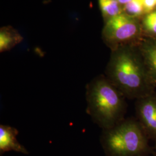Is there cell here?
Here are the masks:
<instances>
[{
  "instance_id": "obj_13",
  "label": "cell",
  "mask_w": 156,
  "mask_h": 156,
  "mask_svg": "<svg viewBox=\"0 0 156 156\" xmlns=\"http://www.w3.org/2000/svg\"><path fill=\"white\" fill-rule=\"evenodd\" d=\"M117 2L120 4H123V5H126L127 3H128L129 1H131V0H116Z\"/></svg>"
},
{
  "instance_id": "obj_2",
  "label": "cell",
  "mask_w": 156,
  "mask_h": 156,
  "mask_svg": "<svg viewBox=\"0 0 156 156\" xmlns=\"http://www.w3.org/2000/svg\"><path fill=\"white\" fill-rule=\"evenodd\" d=\"M126 98L106 76H98L86 86V112L103 130L112 128L125 119Z\"/></svg>"
},
{
  "instance_id": "obj_5",
  "label": "cell",
  "mask_w": 156,
  "mask_h": 156,
  "mask_svg": "<svg viewBox=\"0 0 156 156\" xmlns=\"http://www.w3.org/2000/svg\"><path fill=\"white\" fill-rule=\"evenodd\" d=\"M137 120L149 140L156 142V91L136 100Z\"/></svg>"
},
{
  "instance_id": "obj_11",
  "label": "cell",
  "mask_w": 156,
  "mask_h": 156,
  "mask_svg": "<svg viewBox=\"0 0 156 156\" xmlns=\"http://www.w3.org/2000/svg\"><path fill=\"white\" fill-rule=\"evenodd\" d=\"M144 24L149 31L156 34V11L152 12L146 16Z\"/></svg>"
},
{
  "instance_id": "obj_4",
  "label": "cell",
  "mask_w": 156,
  "mask_h": 156,
  "mask_svg": "<svg viewBox=\"0 0 156 156\" xmlns=\"http://www.w3.org/2000/svg\"><path fill=\"white\" fill-rule=\"evenodd\" d=\"M138 27L132 17L122 13L108 19L104 34L107 41L115 46L132 39L137 33Z\"/></svg>"
},
{
  "instance_id": "obj_10",
  "label": "cell",
  "mask_w": 156,
  "mask_h": 156,
  "mask_svg": "<svg viewBox=\"0 0 156 156\" xmlns=\"http://www.w3.org/2000/svg\"><path fill=\"white\" fill-rule=\"evenodd\" d=\"M126 14L129 16H140L145 13L142 0H131L124 7Z\"/></svg>"
},
{
  "instance_id": "obj_1",
  "label": "cell",
  "mask_w": 156,
  "mask_h": 156,
  "mask_svg": "<svg viewBox=\"0 0 156 156\" xmlns=\"http://www.w3.org/2000/svg\"><path fill=\"white\" fill-rule=\"evenodd\" d=\"M106 77L128 99L137 100L156 91L144 62L128 48L115 50Z\"/></svg>"
},
{
  "instance_id": "obj_12",
  "label": "cell",
  "mask_w": 156,
  "mask_h": 156,
  "mask_svg": "<svg viewBox=\"0 0 156 156\" xmlns=\"http://www.w3.org/2000/svg\"><path fill=\"white\" fill-rule=\"evenodd\" d=\"M145 13H150L156 6V0H142Z\"/></svg>"
},
{
  "instance_id": "obj_3",
  "label": "cell",
  "mask_w": 156,
  "mask_h": 156,
  "mask_svg": "<svg viewBox=\"0 0 156 156\" xmlns=\"http://www.w3.org/2000/svg\"><path fill=\"white\" fill-rule=\"evenodd\" d=\"M149 138L137 120L124 119L104 129L101 144L106 156H146Z\"/></svg>"
},
{
  "instance_id": "obj_8",
  "label": "cell",
  "mask_w": 156,
  "mask_h": 156,
  "mask_svg": "<svg viewBox=\"0 0 156 156\" xmlns=\"http://www.w3.org/2000/svg\"><path fill=\"white\" fill-rule=\"evenodd\" d=\"M22 37L16 32L9 28H2L0 32L1 53L11 50L14 46L20 43Z\"/></svg>"
},
{
  "instance_id": "obj_14",
  "label": "cell",
  "mask_w": 156,
  "mask_h": 156,
  "mask_svg": "<svg viewBox=\"0 0 156 156\" xmlns=\"http://www.w3.org/2000/svg\"><path fill=\"white\" fill-rule=\"evenodd\" d=\"M154 156H156V142H155V151L154 153Z\"/></svg>"
},
{
  "instance_id": "obj_7",
  "label": "cell",
  "mask_w": 156,
  "mask_h": 156,
  "mask_svg": "<svg viewBox=\"0 0 156 156\" xmlns=\"http://www.w3.org/2000/svg\"><path fill=\"white\" fill-rule=\"evenodd\" d=\"M140 53L149 77L156 87V42L144 45Z\"/></svg>"
},
{
  "instance_id": "obj_9",
  "label": "cell",
  "mask_w": 156,
  "mask_h": 156,
  "mask_svg": "<svg viewBox=\"0 0 156 156\" xmlns=\"http://www.w3.org/2000/svg\"><path fill=\"white\" fill-rule=\"evenodd\" d=\"M98 1L102 15L108 19L122 14L120 4L116 0H98Z\"/></svg>"
},
{
  "instance_id": "obj_6",
  "label": "cell",
  "mask_w": 156,
  "mask_h": 156,
  "mask_svg": "<svg viewBox=\"0 0 156 156\" xmlns=\"http://www.w3.org/2000/svg\"><path fill=\"white\" fill-rule=\"evenodd\" d=\"M18 130L8 125H0V153L15 151L23 154H28L26 149L17 140Z\"/></svg>"
}]
</instances>
